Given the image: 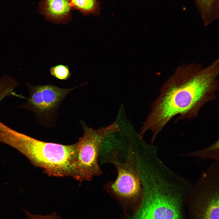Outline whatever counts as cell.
<instances>
[{
	"instance_id": "6da1fadb",
	"label": "cell",
	"mask_w": 219,
	"mask_h": 219,
	"mask_svg": "<svg viewBox=\"0 0 219 219\" xmlns=\"http://www.w3.org/2000/svg\"><path fill=\"white\" fill-rule=\"evenodd\" d=\"M219 64L217 59L205 68L194 64L178 68L162 85L139 135L143 137L147 130H151L153 144L174 116L179 115L177 121L196 117L205 104L217 97Z\"/></svg>"
},
{
	"instance_id": "7a4b0ae2",
	"label": "cell",
	"mask_w": 219,
	"mask_h": 219,
	"mask_svg": "<svg viewBox=\"0 0 219 219\" xmlns=\"http://www.w3.org/2000/svg\"><path fill=\"white\" fill-rule=\"evenodd\" d=\"M143 194L134 219H188L185 199L190 184L169 174L149 176L142 182Z\"/></svg>"
},
{
	"instance_id": "3957f363",
	"label": "cell",
	"mask_w": 219,
	"mask_h": 219,
	"mask_svg": "<svg viewBox=\"0 0 219 219\" xmlns=\"http://www.w3.org/2000/svg\"><path fill=\"white\" fill-rule=\"evenodd\" d=\"M77 142L69 145L47 142L30 137L25 142L23 154L34 166L42 169L48 175L71 177L84 181L77 165Z\"/></svg>"
},
{
	"instance_id": "277c9868",
	"label": "cell",
	"mask_w": 219,
	"mask_h": 219,
	"mask_svg": "<svg viewBox=\"0 0 219 219\" xmlns=\"http://www.w3.org/2000/svg\"><path fill=\"white\" fill-rule=\"evenodd\" d=\"M185 204L188 219H219V165L214 162L190 186Z\"/></svg>"
},
{
	"instance_id": "5b68a950",
	"label": "cell",
	"mask_w": 219,
	"mask_h": 219,
	"mask_svg": "<svg viewBox=\"0 0 219 219\" xmlns=\"http://www.w3.org/2000/svg\"><path fill=\"white\" fill-rule=\"evenodd\" d=\"M118 152L113 151L107 160L116 169L118 176L114 181H111L104 186L107 192L123 200H142L143 190L140 175L136 168L135 153L132 143L130 141L128 151L124 163L119 160Z\"/></svg>"
},
{
	"instance_id": "8992f818",
	"label": "cell",
	"mask_w": 219,
	"mask_h": 219,
	"mask_svg": "<svg viewBox=\"0 0 219 219\" xmlns=\"http://www.w3.org/2000/svg\"><path fill=\"white\" fill-rule=\"evenodd\" d=\"M84 130L79 139L77 161V165L85 181L91 180L93 176L102 174L98 158L100 149L105 139L120 131V124L115 122L105 127L94 130L82 123Z\"/></svg>"
},
{
	"instance_id": "52a82bcc",
	"label": "cell",
	"mask_w": 219,
	"mask_h": 219,
	"mask_svg": "<svg viewBox=\"0 0 219 219\" xmlns=\"http://www.w3.org/2000/svg\"><path fill=\"white\" fill-rule=\"evenodd\" d=\"M39 12L45 19L55 24H65L71 19L70 0H41Z\"/></svg>"
},
{
	"instance_id": "ba28073f",
	"label": "cell",
	"mask_w": 219,
	"mask_h": 219,
	"mask_svg": "<svg viewBox=\"0 0 219 219\" xmlns=\"http://www.w3.org/2000/svg\"><path fill=\"white\" fill-rule=\"evenodd\" d=\"M85 84L69 89L61 88L50 85H41L45 113L54 112L69 92Z\"/></svg>"
},
{
	"instance_id": "9c48e42d",
	"label": "cell",
	"mask_w": 219,
	"mask_h": 219,
	"mask_svg": "<svg viewBox=\"0 0 219 219\" xmlns=\"http://www.w3.org/2000/svg\"><path fill=\"white\" fill-rule=\"evenodd\" d=\"M29 96L26 102L17 107L29 110L33 112L39 117L45 113L44 103L41 85H34L30 83L26 84Z\"/></svg>"
},
{
	"instance_id": "30bf717a",
	"label": "cell",
	"mask_w": 219,
	"mask_h": 219,
	"mask_svg": "<svg viewBox=\"0 0 219 219\" xmlns=\"http://www.w3.org/2000/svg\"><path fill=\"white\" fill-rule=\"evenodd\" d=\"M204 25L219 18V0H194Z\"/></svg>"
},
{
	"instance_id": "8fae6325",
	"label": "cell",
	"mask_w": 219,
	"mask_h": 219,
	"mask_svg": "<svg viewBox=\"0 0 219 219\" xmlns=\"http://www.w3.org/2000/svg\"><path fill=\"white\" fill-rule=\"evenodd\" d=\"M72 9L78 11L83 15L99 16L100 2L99 0H70Z\"/></svg>"
},
{
	"instance_id": "7c38bea8",
	"label": "cell",
	"mask_w": 219,
	"mask_h": 219,
	"mask_svg": "<svg viewBox=\"0 0 219 219\" xmlns=\"http://www.w3.org/2000/svg\"><path fill=\"white\" fill-rule=\"evenodd\" d=\"M218 139L213 144L204 148L192 151L182 155L183 156L198 157L202 161L211 159L219 162V143Z\"/></svg>"
},
{
	"instance_id": "4fadbf2b",
	"label": "cell",
	"mask_w": 219,
	"mask_h": 219,
	"mask_svg": "<svg viewBox=\"0 0 219 219\" xmlns=\"http://www.w3.org/2000/svg\"><path fill=\"white\" fill-rule=\"evenodd\" d=\"M18 83L14 78L9 76L0 78V103L7 97L18 96L14 92Z\"/></svg>"
},
{
	"instance_id": "5bb4252c",
	"label": "cell",
	"mask_w": 219,
	"mask_h": 219,
	"mask_svg": "<svg viewBox=\"0 0 219 219\" xmlns=\"http://www.w3.org/2000/svg\"><path fill=\"white\" fill-rule=\"evenodd\" d=\"M50 71L52 76L59 80H66L71 76L68 67L63 64H58L51 67Z\"/></svg>"
},
{
	"instance_id": "9a60e30c",
	"label": "cell",
	"mask_w": 219,
	"mask_h": 219,
	"mask_svg": "<svg viewBox=\"0 0 219 219\" xmlns=\"http://www.w3.org/2000/svg\"><path fill=\"white\" fill-rule=\"evenodd\" d=\"M27 217V219H63L56 213L46 215H36L32 214L26 210H23Z\"/></svg>"
}]
</instances>
